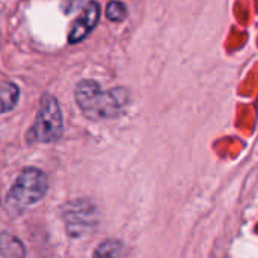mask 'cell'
<instances>
[{
	"mask_svg": "<svg viewBox=\"0 0 258 258\" xmlns=\"http://www.w3.org/2000/svg\"><path fill=\"white\" fill-rule=\"evenodd\" d=\"M76 100L88 118L109 119L118 116L124 110L128 95L122 88L103 91L97 82L82 80L76 88Z\"/></svg>",
	"mask_w": 258,
	"mask_h": 258,
	"instance_id": "obj_1",
	"label": "cell"
},
{
	"mask_svg": "<svg viewBox=\"0 0 258 258\" xmlns=\"http://www.w3.org/2000/svg\"><path fill=\"white\" fill-rule=\"evenodd\" d=\"M48 189L47 177L36 168H26L14 183L9 200L18 207H29L41 201Z\"/></svg>",
	"mask_w": 258,
	"mask_h": 258,
	"instance_id": "obj_2",
	"label": "cell"
},
{
	"mask_svg": "<svg viewBox=\"0 0 258 258\" xmlns=\"http://www.w3.org/2000/svg\"><path fill=\"white\" fill-rule=\"evenodd\" d=\"M62 113L56 98L45 95L32 130L33 139L38 142H54L62 136Z\"/></svg>",
	"mask_w": 258,
	"mask_h": 258,
	"instance_id": "obj_3",
	"label": "cell"
},
{
	"mask_svg": "<svg viewBox=\"0 0 258 258\" xmlns=\"http://www.w3.org/2000/svg\"><path fill=\"white\" fill-rule=\"evenodd\" d=\"M97 224V212L86 203H79V207L68 210L67 227L73 236H83Z\"/></svg>",
	"mask_w": 258,
	"mask_h": 258,
	"instance_id": "obj_4",
	"label": "cell"
},
{
	"mask_svg": "<svg viewBox=\"0 0 258 258\" xmlns=\"http://www.w3.org/2000/svg\"><path fill=\"white\" fill-rule=\"evenodd\" d=\"M98 18H100V5L97 2H89L86 8L83 9L82 15L74 21L71 27L70 36H68L70 42L74 44L86 38L92 32V29L97 26Z\"/></svg>",
	"mask_w": 258,
	"mask_h": 258,
	"instance_id": "obj_5",
	"label": "cell"
},
{
	"mask_svg": "<svg viewBox=\"0 0 258 258\" xmlns=\"http://www.w3.org/2000/svg\"><path fill=\"white\" fill-rule=\"evenodd\" d=\"M20 91L17 85L11 82L0 83V113H6L17 106Z\"/></svg>",
	"mask_w": 258,
	"mask_h": 258,
	"instance_id": "obj_6",
	"label": "cell"
},
{
	"mask_svg": "<svg viewBox=\"0 0 258 258\" xmlns=\"http://www.w3.org/2000/svg\"><path fill=\"white\" fill-rule=\"evenodd\" d=\"M106 15L110 21H122L127 15V8L121 2H110L106 8Z\"/></svg>",
	"mask_w": 258,
	"mask_h": 258,
	"instance_id": "obj_7",
	"label": "cell"
},
{
	"mask_svg": "<svg viewBox=\"0 0 258 258\" xmlns=\"http://www.w3.org/2000/svg\"><path fill=\"white\" fill-rule=\"evenodd\" d=\"M124 246L122 243L116 242V240H107L104 242L103 245H100V248L97 249L95 255H107V257H112V255H121L124 251Z\"/></svg>",
	"mask_w": 258,
	"mask_h": 258,
	"instance_id": "obj_8",
	"label": "cell"
}]
</instances>
